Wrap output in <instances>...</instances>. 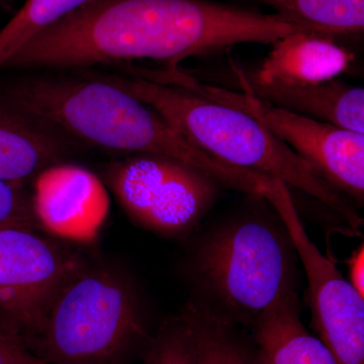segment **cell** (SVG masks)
Instances as JSON below:
<instances>
[{
    "label": "cell",
    "instance_id": "3957f363",
    "mask_svg": "<svg viewBox=\"0 0 364 364\" xmlns=\"http://www.w3.org/2000/svg\"><path fill=\"white\" fill-rule=\"evenodd\" d=\"M208 228L193 243L184 275L191 299L249 330L282 296L299 291V259L282 218L262 196Z\"/></svg>",
    "mask_w": 364,
    "mask_h": 364
},
{
    "label": "cell",
    "instance_id": "5b68a950",
    "mask_svg": "<svg viewBox=\"0 0 364 364\" xmlns=\"http://www.w3.org/2000/svg\"><path fill=\"white\" fill-rule=\"evenodd\" d=\"M151 335L131 277L85 259L60 287L30 350L46 364H124Z\"/></svg>",
    "mask_w": 364,
    "mask_h": 364
},
{
    "label": "cell",
    "instance_id": "7c38bea8",
    "mask_svg": "<svg viewBox=\"0 0 364 364\" xmlns=\"http://www.w3.org/2000/svg\"><path fill=\"white\" fill-rule=\"evenodd\" d=\"M257 70L246 77L256 82L318 85L338 77L350 66L353 55L335 43L334 37L294 33L273 43Z\"/></svg>",
    "mask_w": 364,
    "mask_h": 364
},
{
    "label": "cell",
    "instance_id": "277c9868",
    "mask_svg": "<svg viewBox=\"0 0 364 364\" xmlns=\"http://www.w3.org/2000/svg\"><path fill=\"white\" fill-rule=\"evenodd\" d=\"M155 109L191 145L236 168L279 179L341 218L352 235L363 220L352 203L315 169L247 112L215 102L181 86L136 74L98 73Z\"/></svg>",
    "mask_w": 364,
    "mask_h": 364
},
{
    "label": "cell",
    "instance_id": "44dd1931",
    "mask_svg": "<svg viewBox=\"0 0 364 364\" xmlns=\"http://www.w3.org/2000/svg\"><path fill=\"white\" fill-rule=\"evenodd\" d=\"M348 282L364 298V245L360 246L348 259Z\"/></svg>",
    "mask_w": 364,
    "mask_h": 364
},
{
    "label": "cell",
    "instance_id": "5bb4252c",
    "mask_svg": "<svg viewBox=\"0 0 364 364\" xmlns=\"http://www.w3.org/2000/svg\"><path fill=\"white\" fill-rule=\"evenodd\" d=\"M299 291L275 301L247 331L261 364H339L301 318Z\"/></svg>",
    "mask_w": 364,
    "mask_h": 364
},
{
    "label": "cell",
    "instance_id": "8992f818",
    "mask_svg": "<svg viewBox=\"0 0 364 364\" xmlns=\"http://www.w3.org/2000/svg\"><path fill=\"white\" fill-rule=\"evenodd\" d=\"M102 181L132 221L168 238L193 233L214 207L223 186L188 162L150 153L107 163Z\"/></svg>",
    "mask_w": 364,
    "mask_h": 364
},
{
    "label": "cell",
    "instance_id": "9a60e30c",
    "mask_svg": "<svg viewBox=\"0 0 364 364\" xmlns=\"http://www.w3.org/2000/svg\"><path fill=\"white\" fill-rule=\"evenodd\" d=\"M188 315L196 364H261L250 334L189 299Z\"/></svg>",
    "mask_w": 364,
    "mask_h": 364
},
{
    "label": "cell",
    "instance_id": "ffe728a7",
    "mask_svg": "<svg viewBox=\"0 0 364 364\" xmlns=\"http://www.w3.org/2000/svg\"><path fill=\"white\" fill-rule=\"evenodd\" d=\"M0 364H46L0 318Z\"/></svg>",
    "mask_w": 364,
    "mask_h": 364
},
{
    "label": "cell",
    "instance_id": "7a4b0ae2",
    "mask_svg": "<svg viewBox=\"0 0 364 364\" xmlns=\"http://www.w3.org/2000/svg\"><path fill=\"white\" fill-rule=\"evenodd\" d=\"M0 100L77 145L176 158L246 196H259L267 182L198 149L155 109L97 73H28L1 83Z\"/></svg>",
    "mask_w": 364,
    "mask_h": 364
},
{
    "label": "cell",
    "instance_id": "ac0fdd59",
    "mask_svg": "<svg viewBox=\"0 0 364 364\" xmlns=\"http://www.w3.org/2000/svg\"><path fill=\"white\" fill-rule=\"evenodd\" d=\"M143 364H196L193 334L186 311L165 318L144 349Z\"/></svg>",
    "mask_w": 364,
    "mask_h": 364
},
{
    "label": "cell",
    "instance_id": "52a82bcc",
    "mask_svg": "<svg viewBox=\"0 0 364 364\" xmlns=\"http://www.w3.org/2000/svg\"><path fill=\"white\" fill-rule=\"evenodd\" d=\"M183 86L251 114L308 162L349 202H364V134L294 114L247 92L213 87L188 76Z\"/></svg>",
    "mask_w": 364,
    "mask_h": 364
},
{
    "label": "cell",
    "instance_id": "8fae6325",
    "mask_svg": "<svg viewBox=\"0 0 364 364\" xmlns=\"http://www.w3.org/2000/svg\"><path fill=\"white\" fill-rule=\"evenodd\" d=\"M243 92L294 114L364 134V90L338 79L318 85L260 83L236 70Z\"/></svg>",
    "mask_w": 364,
    "mask_h": 364
},
{
    "label": "cell",
    "instance_id": "9c48e42d",
    "mask_svg": "<svg viewBox=\"0 0 364 364\" xmlns=\"http://www.w3.org/2000/svg\"><path fill=\"white\" fill-rule=\"evenodd\" d=\"M282 218L305 272L312 324L339 364H364V298L306 233L289 186L272 178L263 193Z\"/></svg>",
    "mask_w": 364,
    "mask_h": 364
},
{
    "label": "cell",
    "instance_id": "ba28073f",
    "mask_svg": "<svg viewBox=\"0 0 364 364\" xmlns=\"http://www.w3.org/2000/svg\"><path fill=\"white\" fill-rule=\"evenodd\" d=\"M60 241L37 229L0 228V318L28 350L60 287L85 259Z\"/></svg>",
    "mask_w": 364,
    "mask_h": 364
},
{
    "label": "cell",
    "instance_id": "4fadbf2b",
    "mask_svg": "<svg viewBox=\"0 0 364 364\" xmlns=\"http://www.w3.org/2000/svg\"><path fill=\"white\" fill-rule=\"evenodd\" d=\"M76 145L0 100V178L26 182L63 162Z\"/></svg>",
    "mask_w": 364,
    "mask_h": 364
},
{
    "label": "cell",
    "instance_id": "6da1fadb",
    "mask_svg": "<svg viewBox=\"0 0 364 364\" xmlns=\"http://www.w3.org/2000/svg\"><path fill=\"white\" fill-rule=\"evenodd\" d=\"M267 14L208 0H92L36 36L4 70H73L154 60L168 69L238 44H265Z\"/></svg>",
    "mask_w": 364,
    "mask_h": 364
},
{
    "label": "cell",
    "instance_id": "e0dca14e",
    "mask_svg": "<svg viewBox=\"0 0 364 364\" xmlns=\"http://www.w3.org/2000/svg\"><path fill=\"white\" fill-rule=\"evenodd\" d=\"M92 0H26L0 30V71L36 36Z\"/></svg>",
    "mask_w": 364,
    "mask_h": 364
},
{
    "label": "cell",
    "instance_id": "2e32d148",
    "mask_svg": "<svg viewBox=\"0 0 364 364\" xmlns=\"http://www.w3.org/2000/svg\"><path fill=\"white\" fill-rule=\"evenodd\" d=\"M321 35H350L364 26V0H251Z\"/></svg>",
    "mask_w": 364,
    "mask_h": 364
},
{
    "label": "cell",
    "instance_id": "d6986e66",
    "mask_svg": "<svg viewBox=\"0 0 364 364\" xmlns=\"http://www.w3.org/2000/svg\"><path fill=\"white\" fill-rule=\"evenodd\" d=\"M25 183L0 178V228L39 230L33 215L32 198Z\"/></svg>",
    "mask_w": 364,
    "mask_h": 364
},
{
    "label": "cell",
    "instance_id": "30bf717a",
    "mask_svg": "<svg viewBox=\"0 0 364 364\" xmlns=\"http://www.w3.org/2000/svg\"><path fill=\"white\" fill-rule=\"evenodd\" d=\"M33 179L31 198L39 229L61 241L86 244L95 240L109 210L107 186L97 174L60 162Z\"/></svg>",
    "mask_w": 364,
    "mask_h": 364
}]
</instances>
